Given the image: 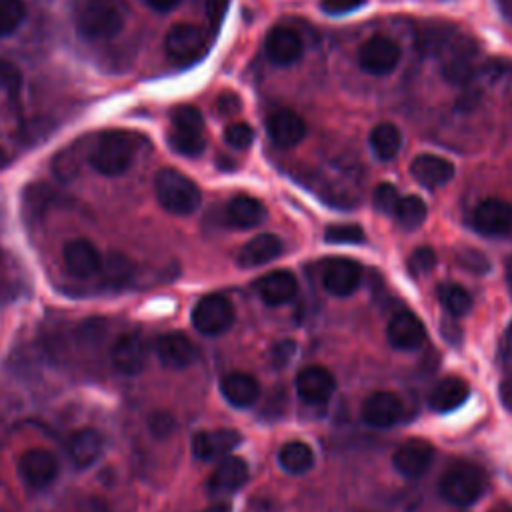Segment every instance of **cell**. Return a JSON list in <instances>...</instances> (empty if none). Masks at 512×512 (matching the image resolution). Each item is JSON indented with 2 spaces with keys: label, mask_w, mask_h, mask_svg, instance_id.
I'll return each mask as SVG.
<instances>
[{
  "label": "cell",
  "mask_w": 512,
  "mask_h": 512,
  "mask_svg": "<svg viewBox=\"0 0 512 512\" xmlns=\"http://www.w3.org/2000/svg\"><path fill=\"white\" fill-rule=\"evenodd\" d=\"M102 448H104V438L94 428H82L74 432L68 442L70 458L78 468L92 466L100 458Z\"/></svg>",
  "instance_id": "cell-28"
},
{
  "label": "cell",
  "mask_w": 512,
  "mask_h": 512,
  "mask_svg": "<svg viewBox=\"0 0 512 512\" xmlns=\"http://www.w3.org/2000/svg\"><path fill=\"white\" fill-rule=\"evenodd\" d=\"M468 394L470 386L466 384V380L458 376H448L434 384V388L428 394V404L436 412H452L466 402Z\"/></svg>",
  "instance_id": "cell-27"
},
{
  "label": "cell",
  "mask_w": 512,
  "mask_h": 512,
  "mask_svg": "<svg viewBox=\"0 0 512 512\" xmlns=\"http://www.w3.org/2000/svg\"><path fill=\"white\" fill-rule=\"evenodd\" d=\"M150 8H154V10H158V12H168V10H172V8H176L182 0H144Z\"/></svg>",
  "instance_id": "cell-46"
},
{
  "label": "cell",
  "mask_w": 512,
  "mask_h": 512,
  "mask_svg": "<svg viewBox=\"0 0 512 512\" xmlns=\"http://www.w3.org/2000/svg\"><path fill=\"white\" fill-rule=\"evenodd\" d=\"M362 280V268L356 260L334 256L328 258L322 266V284L334 296L352 294Z\"/></svg>",
  "instance_id": "cell-10"
},
{
  "label": "cell",
  "mask_w": 512,
  "mask_h": 512,
  "mask_svg": "<svg viewBox=\"0 0 512 512\" xmlns=\"http://www.w3.org/2000/svg\"><path fill=\"white\" fill-rule=\"evenodd\" d=\"M366 0H322L320 8L330 14V16H338V14H348L358 10L360 6H364Z\"/></svg>",
  "instance_id": "cell-41"
},
{
  "label": "cell",
  "mask_w": 512,
  "mask_h": 512,
  "mask_svg": "<svg viewBox=\"0 0 512 512\" xmlns=\"http://www.w3.org/2000/svg\"><path fill=\"white\" fill-rule=\"evenodd\" d=\"M410 172L426 188H440L454 178L452 162L436 154H418L410 164Z\"/></svg>",
  "instance_id": "cell-22"
},
{
  "label": "cell",
  "mask_w": 512,
  "mask_h": 512,
  "mask_svg": "<svg viewBox=\"0 0 512 512\" xmlns=\"http://www.w3.org/2000/svg\"><path fill=\"white\" fill-rule=\"evenodd\" d=\"M386 338H388L390 346H394L398 350H414L424 342L426 330H424V324L420 322V318L416 314L396 312L388 320Z\"/></svg>",
  "instance_id": "cell-18"
},
{
  "label": "cell",
  "mask_w": 512,
  "mask_h": 512,
  "mask_svg": "<svg viewBox=\"0 0 512 512\" xmlns=\"http://www.w3.org/2000/svg\"><path fill=\"white\" fill-rule=\"evenodd\" d=\"M202 512H232V508H230V504H226V502H218V504L208 506V508L202 510Z\"/></svg>",
  "instance_id": "cell-48"
},
{
  "label": "cell",
  "mask_w": 512,
  "mask_h": 512,
  "mask_svg": "<svg viewBox=\"0 0 512 512\" xmlns=\"http://www.w3.org/2000/svg\"><path fill=\"white\" fill-rule=\"evenodd\" d=\"M436 264V254L430 246H420L416 248L410 258H408V270L414 274V276H420V274H426L434 268Z\"/></svg>",
  "instance_id": "cell-38"
},
{
  "label": "cell",
  "mask_w": 512,
  "mask_h": 512,
  "mask_svg": "<svg viewBox=\"0 0 512 512\" xmlns=\"http://www.w3.org/2000/svg\"><path fill=\"white\" fill-rule=\"evenodd\" d=\"M438 300L454 316L466 314L472 306V298H470L468 290L462 288L460 284H454V282H446L438 288Z\"/></svg>",
  "instance_id": "cell-33"
},
{
  "label": "cell",
  "mask_w": 512,
  "mask_h": 512,
  "mask_svg": "<svg viewBox=\"0 0 512 512\" xmlns=\"http://www.w3.org/2000/svg\"><path fill=\"white\" fill-rule=\"evenodd\" d=\"M248 480V466L238 456H224L208 480L210 494L236 492Z\"/></svg>",
  "instance_id": "cell-24"
},
{
  "label": "cell",
  "mask_w": 512,
  "mask_h": 512,
  "mask_svg": "<svg viewBox=\"0 0 512 512\" xmlns=\"http://www.w3.org/2000/svg\"><path fill=\"white\" fill-rule=\"evenodd\" d=\"M20 84H22L20 70L8 60H0V90L10 96H16L20 90Z\"/></svg>",
  "instance_id": "cell-39"
},
{
  "label": "cell",
  "mask_w": 512,
  "mask_h": 512,
  "mask_svg": "<svg viewBox=\"0 0 512 512\" xmlns=\"http://www.w3.org/2000/svg\"><path fill=\"white\" fill-rule=\"evenodd\" d=\"M438 490L444 500L456 506H468L476 502L486 490L484 472L470 462L452 464L440 478Z\"/></svg>",
  "instance_id": "cell-4"
},
{
  "label": "cell",
  "mask_w": 512,
  "mask_h": 512,
  "mask_svg": "<svg viewBox=\"0 0 512 512\" xmlns=\"http://www.w3.org/2000/svg\"><path fill=\"white\" fill-rule=\"evenodd\" d=\"M294 352H296V342H292V340L278 342L272 348V362H274V366H286L292 360Z\"/></svg>",
  "instance_id": "cell-43"
},
{
  "label": "cell",
  "mask_w": 512,
  "mask_h": 512,
  "mask_svg": "<svg viewBox=\"0 0 512 512\" xmlns=\"http://www.w3.org/2000/svg\"><path fill=\"white\" fill-rule=\"evenodd\" d=\"M234 322L232 304L220 294H208L200 298L192 310V324L206 336H218L226 332Z\"/></svg>",
  "instance_id": "cell-6"
},
{
  "label": "cell",
  "mask_w": 512,
  "mask_h": 512,
  "mask_svg": "<svg viewBox=\"0 0 512 512\" xmlns=\"http://www.w3.org/2000/svg\"><path fill=\"white\" fill-rule=\"evenodd\" d=\"M296 392L308 404H324L336 390V380L324 366H306L296 376Z\"/></svg>",
  "instance_id": "cell-12"
},
{
  "label": "cell",
  "mask_w": 512,
  "mask_h": 512,
  "mask_svg": "<svg viewBox=\"0 0 512 512\" xmlns=\"http://www.w3.org/2000/svg\"><path fill=\"white\" fill-rule=\"evenodd\" d=\"M402 136L400 130L390 122H380L370 132V148L378 160H392L400 152Z\"/></svg>",
  "instance_id": "cell-30"
},
{
  "label": "cell",
  "mask_w": 512,
  "mask_h": 512,
  "mask_svg": "<svg viewBox=\"0 0 512 512\" xmlns=\"http://www.w3.org/2000/svg\"><path fill=\"white\" fill-rule=\"evenodd\" d=\"M6 162H8V154H6V150H4L2 144H0V168L6 166Z\"/></svg>",
  "instance_id": "cell-50"
},
{
  "label": "cell",
  "mask_w": 512,
  "mask_h": 512,
  "mask_svg": "<svg viewBox=\"0 0 512 512\" xmlns=\"http://www.w3.org/2000/svg\"><path fill=\"white\" fill-rule=\"evenodd\" d=\"M260 300L268 306H280L296 296L298 282L288 270H272L260 276L254 284Z\"/></svg>",
  "instance_id": "cell-21"
},
{
  "label": "cell",
  "mask_w": 512,
  "mask_h": 512,
  "mask_svg": "<svg viewBox=\"0 0 512 512\" xmlns=\"http://www.w3.org/2000/svg\"><path fill=\"white\" fill-rule=\"evenodd\" d=\"M156 356L166 368H186L196 358V348L192 340L180 332L164 334L156 340Z\"/></svg>",
  "instance_id": "cell-23"
},
{
  "label": "cell",
  "mask_w": 512,
  "mask_h": 512,
  "mask_svg": "<svg viewBox=\"0 0 512 512\" xmlns=\"http://www.w3.org/2000/svg\"><path fill=\"white\" fill-rule=\"evenodd\" d=\"M154 192L160 206L176 216L192 214L202 200L200 188L182 172L162 168L154 178Z\"/></svg>",
  "instance_id": "cell-3"
},
{
  "label": "cell",
  "mask_w": 512,
  "mask_h": 512,
  "mask_svg": "<svg viewBox=\"0 0 512 512\" xmlns=\"http://www.w3.org/2000/svg\"><path fill=\"white\" fill-rule=\"evenodd\" d=\"M112 364L118 372L134 376L138 374L146 364V348L138 334H122L114 340L112 352H110Z\"/></svg>",
  "instance_id": "cell-19"
},
{
  "label": "cell",
  "mask_w": 512,
  "mask_h": 512,
  "mask_svg": "<svg viewBox=\"0 0 512 512\" xmlns=\"http://www.w3.org/2000/svg\"><path fill=\"white\" fill-rule=\"evenodd\" d=\"M400 60L398 44L388 36H372L358 50V64L374 76L390 74Z\"/></svg>",
  "instance_id": "cell-8"
},
{
  "label": "cell",
  "mask_w": 512,
  "mask_h": 512,
  "mask_svg": "<svg viewBox=\"0 0 512 512\" xmlns=\"http://www.w3.org/2000/svg\"><path fill=\"white\" fill-rule=\"evenodd\" d=\"M220 392L236 408L252 406L260 396V384L252 374L230 372L220 382Z\"/></svg>",
  "instance_id": "cell-25"
},
{
  "label": "cell",
  "mask_w": 512,
  "mask_h": 512,
  "mask_svg": "<svg viewBox=\"0 0 512 512\" xmlns=\"http://www.w3.org/2000/svg\"><path fill=\"white\" fill-rule=\"evenodd\" d=\"M402 402L394 392L378 390L362 402V420L376 428L394 426L402 418Z\"/></svg>",
  "instance_id": "cell-14"
},
{
  "label": "cell",
  "mask_w": 512,
  "mask_h": 512,
  "mask_svg": "<svg viewBox=\"0 0 512 512\" xmlns=\"http://www.w3.org/2000/svg\"><path fill=\"white\" fill-rule=\"evenodd\" d=\"M26 6L22 0H0V38L12 34L24 20Z\"/></svg>",
  "instance_id": "cell-34"
},
{
  "label": "cell",
  "mask_w": 512,
  "mask_h": 512,
  "mask_svg": "<svg viewBox=\"0 0 512 512\" xmlns=\"http://www.w3.org/2000/svg\"><path fill=\"white\" fill-rule=\"evenodd\" d=\"M18 470H20V476L24 478V482L28 486L44 488L56 478L58 460L52 452L42 450V448H34V450H28L20 456Z\"/></svg>",
  "instance_id": "cell-16"
},
{
  "label": "cell",
  "mask_w": 512,
  "mask_h": 512,
  "mask_svg": "<svg viewBox=\"0 0 512 512\" xmlns=\"http://www.w3.org/2000/svg\"><path fill=\"white\" fill-rule=\"evenodd\" d=\"M264 218V206L252 196H234L226 204V222L234 228H254Z\"/></svg>",
  "instance_id": "cell-29"
},
{
  "label": "cell",
  "mask_w": 512,
  "mask_h": 512,
  "mask_svg": "<svg viewBox=\"0 0 512 512\" xmlns=\"http://www.w3.org/2000/svg\"><path fill=\"white\" fill-rule=\"evenodd\" d=\"M148 424H150L152 434L158 436V438H166V436H170L172 430H174V418H172L168 412H154V414L150 416Z\"/></svg>",
  "instance_id": "cell-40"
},
{
  "label": "cell",
  "mask_w": 512,
  "mask_h": 512,
  "mask_svg": "<svg viewBox=\"0 0 512 512\" xmlns=\"http://www.w3.org/2000/svg\"><path fill=\"white\" fill-rule=\"evenodd\" d=\"M434 458V448L426 440L412 438L404 442L392 456V464L398 474L404 478H418L422 476L428 466L432 464Z\"/></svg>",
  "instance_id": "cell-15"
},
{
  "label": "cell",
  "mask_w": 512,
  "mask_h": 512,
  "mask_svg": "<svg viewBox=\"0 0 512 512\" xmlns=\"http://www.w3.org/2000/svg\"><path fill=\"white\" fill-rule=\"evenodd\" d=\"M84 512H108L106 504L104 502H98V500H92L84 506Z\"/></svg>",
  "instance_id": "cell-47"
},
{
  "label": "cell",
  "mask_w": 512,
  "mask_h": 512,
  "mask_svg": "<svg viewBox=\"0 0 512 512\" xmlns=\"http://www.w3.org/2000/svg\"><path fill=\"white\" fill-rule=\"evenodd\" d=\"M372 202H374V208L382 214H394L398 202H400V194L396 190V186L388 184V182H382L376 186L374 190V196H372Z\"/></svg>",
  "instance_id": "cell-37"
},
{
  "label": "cell",
  "mask_w": 512,
  "mask_h": 512,
  "mask_svg": "<svg viewBox=\"0 0 512 512\" xmlns=\"http://www.w3.org/2000/svg\"><path fill=\"white\" fill-rule=\"evenodd\" d=\"M282 252V240L276 234L264 232L248 240L242 250L238 252V266L242 268H256L270 260H274Z\"/></svg>",
  "instance_id": "cell-26"
},
{
  "label": "cell",
  "mask_w": 512,
  "mask_h": 512,
  "mask_svg": "<svg viewBox=\"0 0 512 512\" xmlns=\"http://www.w3.org/2000/svg\"><path fill=\"white\" fill-rule=\"evenodd\" d=\"M460 262H462L464 268H468V270H472V272H486V270L490 268L488 258H486L482 252H478V250H466V252H462V254H460Z\"/></svg>",
  "instance_id": "cell-42"
},
{
  "label": "cell",
  "mask_w": 512,
  "mask_h": 512,
  "mask_svg": "<svg viewBox=\"0 0 512 512\" xmlns=\"http://www.w3.org/2000/svg\"><path fill=\"white\" fill-rule=\"evenodd\" d=\"M168 142L172 150L188 158H196L204 152L206 148L204 118L198 108L182 104L172 110Z\"/></svg>",
  "instance_id": "cell-5"
},
{
  "label": "cell",
  "mask_w": 512,
  "mask_h": 512,
  "mask_svg": "<svg viewBox=\"0 0 512 512\" xmlns=\"http://www.w3.org/2000/svg\"><path fill=\"white\" fill-rule=\"evenodd\" d=\"M506 282H508V288H510V292H512V256H510L508 262H506Z\"/></svg>",
  "instance_id": "cell-49"
},
{
  "label": "cell",
  "mask_w": 512,
  "mask_h": 512,
  "mask_svg": "<svg viewBox=\"0 0 512 512\" xmlns=\"http://www.w3.org/2000/svg\"><path fill=\"white\" fill-rule=\"evenodd\" d=\"M266 132L278 148H292L306 136V122L290 108H278L266 118Z\"/></svg>",
  "instance_id": "cell-11"
},
{
  "label": "cell",
  "mask_w": 512,
  "mask_h": 512,
  "mask_svg": "<svg viewBox=\"0 0 512 512\" xmlns=\"http://www.w3.org/2000/svg\"><path fill=\"white\" fill-rule=\"evenodd\" d=\"M134 152L136 140L132 134L124 130H106L96 138L90 150V164L104 176H118L130 168Z\"/></svg>",
  "instance_id": "cell-2"
},
{
  "label": "cell",
  "mask_w": 512,
  "mask_h": 512,
  "mask_svg": "<svg viewBox=\"0 0 512 512\" xmlns=\"http://www.w3.org/2000/svg\"><path fill=\"white\" fill-rule=\"evenodd\" d=\"M224 140L232 148L246 150L254 142V128L246 122H232L224 130Z\"/></svg>",
  "instance_id": "cell-36"
},
{
  "label": "cell",
  "mask_w": 512,
  "mask_h": 512,
  "mask_svg": "<svg viewBox=\"0 0 512 512\" xmlns=\"http://www.w3.org/2000/svg\"><path fill=\"white\" fill-rule=\"evenodd\" d=\"M472 226L482 236H504L512 230V204L502 198H486L472 212Z\"/></svg>",
  "instance_id": "cell-9"
},
{
  "label": "cell",
  "mask_w": 512,
  "mask_h": 512,
  "mask_svg": "<svg viewBox=\"0 0 512 512\" xmlns=\"http://www.w3.org/2000/svg\"><path fill=\"white\" fill-rule=\"evenodd\" d=\"M62 256H64V266H66L68 274H72L74 278H88L102 264L96 246L84 238L66 242Z\"/></svg>",
  "instance_id": "cell-20"
},
{
  "label": "cell",
  "mask_w": 512,
  "mask_h": 512,
  "mask_svg": "<svg viewBox=\"0 0 512 512\" xmlns=\"http://www.w3.org/2000/svg\"><path fill=\"white\" fill-rule=\"evenodd\" d=\"M500 400L508 410H512V372L500 382Z\"/></svg>",
  "instance_id": "cell-45"
},
{
  "label": "cell",
  "mask_w": 512,
  "mask_h": 512,
  "mask_svg": "<svg viewBox=\"0 0 512 512\" xmlns=\"http://www.w3.org/2000/svg\"><path fill=\"white\" fill-rule=\"evenodd\" d=\"M226 4H228V0H206V14L214 24H218L222 20V16L226 12Z\"/></svg>",
  "instance_id": "cell-44"
},
{
  "label": "cell",
  "mask_w": 512,
  "mask_h": 512,
  "mask_svg": "<svg viewBox=\"0 0 512 512\" xmlns=\"http://www.w3.org/2000/svg\"><path fill=\"white\" fill-rule=\"evenodd\" d=\"M128 6L124 0H72V18L78 32L92 40L116 36L126 22Z\"/></svg>",
  "instance_id": "cell-1"
},
{
  "label": "cell",
  "mask_w": 512,
  "mask_h": 512,
  "mask_svg": "<svg viewBox=\"0 0 512 512\" xmlns=\"http://www.w3.org/2000/svg\"><path fill=\"white\" fill-rule=\"evenodd\" d=\"M240 444V434L230 428L200 430L192 436V452L198 460H216L230 454Z\"/></svg>",
  "instance_id": "cell-17"
},
{
  "label": "cell",
  "mask_w": 512,
  "mask_h": 512,
  "mask_svg": "<svg viewBox=\"0 0 512 512\" xmlns=\"http://www.w3.org/2000/svg\"><path fill=\"white\" fill-rule=\"evenodd\" d=\"M510 344H512V334H510Z\"/></svg>",
  "instance_id": "cell-51"
},
{
  "label": "cell",
  "mask_w": 512,
  "mask_h": 512,
  "mask_svg": "<svg viewBox=\"0 0 512 512\" xmlns=\"http://www.w3.org/2000/svg\"><path fill=\"white\" fill-rule=\"evenodd\" d=\"M426 214H428V208H426L424 200L416 194L400 198V202L394 210V216H396L398 224L406 230H414V228L422 226L424 220H426Z\"/></svg>",
  "instance_id": "cell-32"
},
{
  "label": "cell",
  "mask_w": 512,
  "mask_h": 512,
  "mask_svg": "<svg viewBox=\"0 0 512 512\" xmlns=\"http://www.w3.org/2000/svg\"><path fill=\"white\" fill-rule=\"evenodd\" d=\"M278 464L288 474H304L314 466V452L306 442L290 440L280 448Z\"/></svg>",
  "instance_id": "cell-31"
},
{
  "label": "cell",
  "mask_w": 512,
  "mask_h": 512,
  "mask_svg": "<svg viewBox=\"0 0 512 512\" xmlns=\"http://www.w3.org/2000/svg\"><path fill=\"white\" fill-rule=\"evenodd\" d=\"M166 54L178 64L196 62L206 54V34L194 24H176L170 28L164 40Z\"/></svg>",
  "instance_id": "cell-7"
},
{
  "label": "cell",
  "mask_w": 512,
  "mask_h": 512,
  "mask_svg": "<svg viewBox=\"0 0 512 512\" xmlns=\"http://www.w3.org/2000/svg\"><path fill=\"white\" fill-rule=\"evenodd\" d=\"M264 52L266 58L276 66H290L300 60L304 52L302 38L286 26H276L268 32L264 40Z\"/></svg>",
  "instance_id": "cell-13"
},
{
  "label": "cell",
  "mask_w": 512,
  "mask_h": 512,
  "mask_svg": "<svg viewBox=\"0 0 512 512\" xmlns=\"http://www.w3.org/2000/svg\"><path fill=\"white\" fill-rule=\"evenodd\" d=\"M324 238L332 244H358L364 240V230L358 224H332L326 228Z\"/></svg>",
  "instance_id": "cell-35"
}]
</instances>
